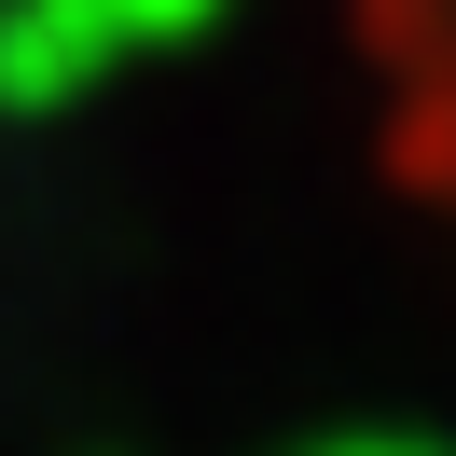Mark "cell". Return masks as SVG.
Wrapping results in <instances>:
<instances>
[{"mask_svg":"<svg viewBox=\"0 0 456 456\" xmlns=\"http://www.w3.org/2000/svg\"><path fill=\"white\" fill-rule=\"evenodd\" d=\"M387 28H401V84H415V139L456 194V0H387Z\"/></svg>","mask_w":456,"mask_h":456,"instance_id":"obj_1","label":"cell"}]
</instances>
